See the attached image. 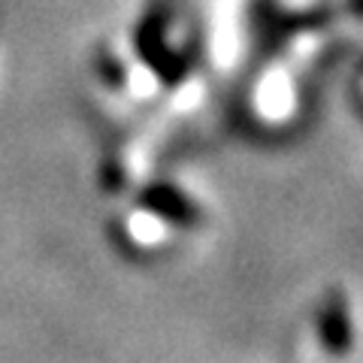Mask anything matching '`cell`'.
<instances>
[{
  "instance_id": "cell-2",
  "label": "cell",
  "mask_w": 363,
  "mask_h": 363,
  "mask_svg": "<svg viewBox=\"0 0 363 363\" xmlns=\"http://www.w3.org/2000/svg\"><path fill=\"white\" fill-rule=\"evenodd\" d=\"M318 333H321L324 351L333 357H345L351 345H354V327H351L345 297L339 291H333L330 297H327L321 318H318Z\"/></svg>"
},
{
  "instance_id": "cell-1",
  "label": "cell",
  "mask_w": 363,
  "mask_h": 363,
  "mask_svg": "<svg viewBox=\"0 0 363 363\" xmlns=\"http://www.w3.org/2000/svg\"><path fill=\"white\" fill-rule=\"evenodd\" d=\"M140 206L145 212H152L155 218H161V221L173 224V227H182V230H194V227L203 224L200 206L197 203H191L173 185H149V188H143Z\"/></svg>"
}]
</instances>
